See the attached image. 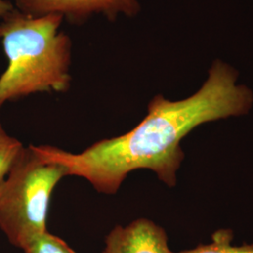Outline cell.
Segmentation results:
<instances>
[{"label":"cell","mask_w":253,"mask_h":253,"mask_svg":"<svg viewBox=\"0 0 253 253\" xmlns=\"http://www.w3.org/2000/svg\"><path fill=\"white\" fill-rule=\"evenodd\" d=\"M13 9L12 4L8 0H0V19L3 18L7 13Z\"/></svg>","instance_id":"obj_9"},{"label":"cell","mask_w":253,"mask_h":253,"mask_svg":"<svg viewBox=\"0 0 253 253\" xmlns=\"http://www.w3.org/2000/svg\"><path fill=\"white\" fill-rule=\"evenodd\" d=\"M59 14L34 16L12 9L0 23L8 67L0 76V108L41 92H66L72 77V42L58 32Z\"/></svg>","instance_id":"obj_2"},{"label":"cell","mask_w":253,"mask_h":253,"mask_svg":"<svg viewBox=\"0 0 253 253\" xmlns=\"http://www.w3.org/2000/svg\"><path fill=\"white\" fill-rule=\"evenodd\" d=\"M103 253H173L163 227L148 218H137L115 227L105 238Z\"/></svg>","instance_id":"obj_5"},{"label":"cell","mask_w":253,"mask_h":253,"mask_svg":"<svg viewBox=\"0 0 253 253\" xmlns=\"http://www.w3.org/2000/svg\"><path fill=\"white\" fill-rule=\"evenodd\" d=\"M234 233L230 229H220L212 235V242L177 253H253V244L234 246Z\"/></svg>","instance_id":"obj_6"},{"label":"cell","mask_w":253,"mask_h":253,"mask_svg":"<svg viewBox=\"0 0 253 253\" xmlns=\"http://www.w3.org/2000/svg\"><path fill=\"white\" fill-rule=\"evenodd\" d=\"M24 145L18 139L9 135L0 124V182L5 178Z\"/></svg>","instance_id":"obj_7"},{"label":"cell","mask_w":253,"mask_h":253,"mask_svg":"<svg viewBox=\"0 0 253 253\" xmlns=\"http://www.w3.org/2000/svg\"><path fill=\"white\" fill-rule=\"evenodd\" d=\"M68 170L41 153L36 145L24 146L0 182V229L9 243L25 250L47 232L52 193Z\"/></svg>","instance_id":"obj_3"},{"label":"cell","mask_w":253,"mask_h":253,"mask_svg":"<svg viewBox=\"0 0 253 253\" xmlns=\"http://www.w3.org/2000/svg\"><path fill=\"white\" fill-rule=\"evenodd\" d=\"M237 80L234 67L216 59L195 94L175 101L154 97L145 118L125 134L100 140L79 153L51 145L37 149L103 194H116L127 174L140 169L152 171L172 188L185 158L180 145L185 136L204 123L244 116L253 108V91Z\"/></svg>","instance_id":"obj_1"},{"label":"cell","mask_w":253,"mask_h":253,"mask_svg":"<svg viewBox=\"0 0 253 253\" xmlns=\"http://www.w3.org/2000/svg\"><path fill=\"white\" fill-rule=\"evenodd\" d=\"M19 10L34 16L59 14L71 23H80L93 14L114 20L118 14L134 16L140 10L138 0H14Z\"/></svg>","instance_id":"obj_4"},{"label":"cell","mask_w":253,"mask_h":253,"mask_svg":"<svg viewBox=\"0 0 253 253\" xmlns=\"http://www.w3.org/2000/svg\"><path fill=\"white\" fill-rule=\"evenodd\" d=\"M25 253H76L58 236L48 231L40 235L24 250Z\"/></svg>","instance_id":"obj_8"}]
</instances>
